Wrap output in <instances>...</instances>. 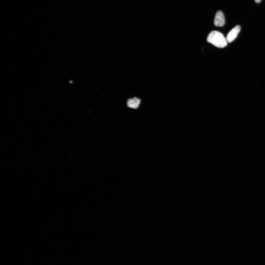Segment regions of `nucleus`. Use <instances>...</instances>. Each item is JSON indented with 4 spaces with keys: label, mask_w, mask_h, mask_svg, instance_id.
<instances>
[{
    "label": "nucleus",
    "mask_w": 265,
    "mask_h": 265,
    "mask_svg": "<svg viewBox=\"0 0 265 265\" xmlns=\"http://www.w3.org/2000/svg\"><path fill=\"white\" fill-rule=\"evenodd\" d=\"M207 40L208 42L219 48H224L228 44V42L224 35L216 31H213L209 33Z\"/></svg>",
    "instance_id": "nucleus-1"
},
{
    "label": "nucleus",
    "mask_w": 265,
    "mask_h": 265,
    "mask_svg": "<svg viewBox=\"0 0 265 265\" xmlns=\"http://www.w3.org/2000/svg\"><path fill=\"white\" fill-rule=\"evenodd\" d=\"M241 27L239 25H237L229 31L227 35L226 39L227 42L232 43L238 36V34L240 31Z\"/></svg>",
    "instance_id": "nucleus-2"
},
{
    "label": "nucleus",
    "mask_w": 265,
    "mask_h": 265,
    "mask_svg": "<svg viewBox=\"0 0 265 265\" xmlns=\"http://www.w3.org/2000/svg\"><path fill=\"white\" fill-rule=\"evenodd\" d=\"M225 24V18L222 11H218L214 20V24L217 27H222Z\"/></svg>",
    "instance_id": "nucleus-3"
},
{
    "label": "nucleus",
    "mask_w": 265,
    "mask_h": 265,
    "mask_svg": "<svg viewBox=\"0 0 265 265\" xmlns=\"http://www.w3.org/2000/svg\"><path fill=\"white\" fill-rule=\"evenodd\" d=\"M141 102V100L136 97L130 99L127 101V106L128 107L132 109H137L139 106Z\"/></svg>",
    "instance_id": "nucleus-4"
},
{
    "label": "nucleus",
    "mask_w": 265,
    "mask_h": 265,
    "mask_svg": "<svg viewBox=\"0 0 265 265\" xmlns=\"http://www.w3.org/2000/svg\"><path fill=\"white\" fill-rule=\"evenodd\" d=\"M254 1L256 3H260L262 1V0H254Z\"/></svg>",
    "instance_id": "nucleus-5"
}]
</instances>
